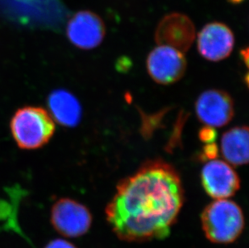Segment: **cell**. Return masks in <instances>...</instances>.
<instances>
[{"mask_svg": "<svg viewBox=\"0 0 249 248\" xmlns=\"http://www.w3.org/2000/svg\"><path fill=\"white\" fill-rule=\"evenodd\" d=\"M198 137L202 143H215L217 138V131L212 126H204L200 129L198 132Z\"/></svg>", "mask_w": 249, "mask_h": 248, "instance_id": "14", "label": "cell"}, {"mask_svg": "<svg viewBox=\"0 0 249 248\" xmlns=\"http://www.w3.org/2000/svg\"><path fill=\"white\" fill-rule=\"evenodd\" d=\"M240 54L242 56L243 60H245L246 62V65L248 66V61H249V49H245L243 50L242 51L240 52Z\"/></svg>", "mask_w": 249, "mask_h": 248, "instance_id": "16", "label": "cell"}, {"mask_svg": "<svg viewBox=\"0 0 249 248\" xmlns=\"http://www.w3.org/2000/svg\"><path fill=\"white\" fill-rule=\"evenodd\" d=\"M245 0H228V2H231V3H232V4H240V3H242Z\"/></svg>", "mask_w": 249, "mask_h": 248, "instance_id": "17", "label": "cell"}, {"mask_svg": "<svg viewBox=\"0 0 249 248\" xmlns=\"http://www.w3.org/2000/svg\"><path fill=\"white\" fill-rule=\"evenodd\" d=\"M146 66L148 74L154 82L170 85L182 78L187 61L183 53L169 46L158 45L148 54Z\"/></svg>", "mask_w": 249, "mask_h": 248, "instance_id": "5", "label": "cell"}, {"mask_svg": "<svg viewBox=\"0 0 249 248\" xmlns=\"http://www.w3.org/2000/svg\"><path fill=\"white\" fill-rule=\"evenodd\" d=\"M69 40L82 50L95 49L106 35V26L101 17L90 11H80L71 17L66 28Z\"/></svg>", "mask_w": 249, "mask_h": 248, "instance_id": "9", "label": "cell"}, {"mask_svg": "<svg viewBox=\"0 0 249 248\" xmlns=\"http://www.w3.org/2000/svg\"><path fill=\"white\" fill-rule=\"evenodd\" d=\"M201 220L205 235L214 244H231L242 234L245 227L240 206L228 199L215 200L206 206Z\"/></svg>", "mask_w": 249, "mask_h": 248, "instance_id": "2", "label": "cell"}, {"mask_svg": "<svg viewBox=\"0 0 249 248\" xmlns=\"http://www.w3.org/2000/svg\"><path fill=\"white\" fill-rule=\"evenodd\" d=\"M51 117L57 124L67 127H74L80 124L83 109L78 99L66 89H56L49 97Z\"/></svg>", "mask_w": 249, "mask_h": 248, "instance_id": "11", "label": "cell"}, {"mask_svg": "<svg viewBox=\"0 0 249 248\" xmlns=\"http://www.w3.org/2000/svg\"><path fill=\"white\" fill-rule=\"evenodd\" d=\"M201 181L207 195L215 200L232 197L240 188L237 173L231 164L220 159H212L204 164Z\"/></svg>", "mask_w": 249, "mask_h": 248, "instance_id": "7", "label": "cell"}, {"mask_svg": "<svg viewBox=\"0 0 249 248\" xmlns=\"http://www.w3.org/2000/svg\"><path fill=\"white\" fill-rule=\"evenodd\" d=\"M219 155V148L215 143H206L200 153L199 158L202 161H209L216 159Z\"/></svg>", "mask_w": 249, "mask_h": 248, "instance_id": "13", "label": "cell"}, {"mask_svg": "<svg viewBox=\"0 0 249 248\" xmlns=\"http://www.w3.org/2000/svg\"><path fill=\"white\" fill-rule=\"evenodd\" d=\"M249 140L248 126H235L223 134L220 149L228 164L241 166L249 163Z\"/></svg>", "mask_w": 249, "mask_h": 248, "instance_id": "12", "label": "cell"}, {"mask_svg": "<svg viewBox=\"0 0 249 248\" xmlns=\"http://www.w3.org/2000/svg\"><path fill=\"white\" fill-rule=\"evenodd\" d=\"M11 130L19 148L36 149L50 141L54 133L55 124L51 115L42 108L25 106L15 114Z\"/></svg>", "mask_w": 249, "mask_h": 248, "instance_id": "3", "label": "cell"}, {"mask_svg": "<svg viewBox=\"0 0 249 248\" xmlns=\"http://www.w3.org/2000/svg\"><path fill=\"white\" fill-rule=\"evenodd\" d=\"M195 112L205 126L222 127L234 117V102L231 97L220 89H212L202 92L195 103Z\"/></svg>", "mask_w": 249, "mask_h": 248, "instance_id": "6", "label": "cell"}, {"mask_svg": "<svg viewBox=\"0 0 249 248\" xmlns=\"http://www.w3.org/2000/svg\"><path fill=\"white\" fill-rule=\"evenodd\" d=\"M195 39V27L186 15L173 12L160 19L155 31L158 45L174 48L181 53L190 50Z\"/></svg>", "mask_w": 249, "mask_h": 248, "instance_id": "8", "label": "cell"}, {"mask_svg": "<svg viewBox=\"0 0 249 248\" xmlns=\"http://www.w3.org/2000/svg\"><path fill=\"white\" fill-rule=\"evenodd\" d=\"M50 220L56 232L67 238H78L89 231L92 216L87 206L71 198H61L51 210Z\"/></svg>", "mask_w": 249, "mask_h": 248, "instance_id": "4", "label": "cell"}, {"mask_svg": "<svg viewBox=\"0 0 249 248\" xmlns=\"http://www.w3.org/2000/svg\"><path fill=\"white\" fill-rule=\"evenodd\" d=\"M45 248H78L71 242L62 239H53L49 242Z\"/></svg>", "mask_w": 249, "mask_h": 248, "instance_id": "15", "label": "cell"}, {"mask_svg": "<svg viewBox=\"0 0 249 248\" xmlns=\"http://www.w3.org/2000/svg\"><path fill=\"white\" fill-rule=\"evenodd\" d=\"M197 45L203 58L218 62L230 56L235 45V36L227 24L212 22L206 24L198 33Z\"/></svg>", "mask_w": 249, "mask_h": 248, "instance_id": "10", "label": "cell"}, {"mask_svg": "<svg viewBox=\"0 0 249 248\" xmlns=\"http://www.w3.org/2000/svg\"><path fill=\"white\" fill-rule=\"evenodd\" d=\"M183 203L178 173L171 164L155 159L120 181L107 206V220L124 241L163 239L170 234Z\"/></svg>", "mask_w": 249, "mask_h": 248, "instance_id": "1", "label": "cell"}]
</instances>
